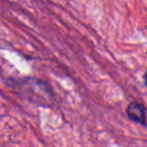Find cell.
<instances>
[{
    "instance_id": "1",
    "label": "cell",
    "mask_w": 147,
    "mask_h": 147,
    "mask_svg": "<svg viewBox=\"0 0 147 147\" xmlns=\"http://www.w3.org/2000/svg\"><path fill=\"white\" fill-rule=\"evenodd\" d=\"M12 89L31 103L49 107L55 102V94L49 85L35 78H23L11 83Z\"/></svg>"
},
{
    "instance_id": "2",
    "label": "cell",
    "mask_w": 147,
    "mask_h": 147,
    "mask_svg": "<svg viewBox=\"0 0 147 147\" xmlns=\"http://www.w3.org/2000/svg\"><path fill=\"white\" fill-rule=\"evenodd\" d=\"M127 116L133 122H136L142 126L147 125L146 108L138 102H131L127 107Z\"/></svg>"
},
{
    "instance_id": "3",
    "label": "cell",
    "mask_w": 147,
    "mask_h": 147,
    "mask_svg": "<svg viewBox=\"0 0 147 147\" xmlns=\"http://www.w3.org/2000/svg\"><path fill=\"white\" fill-rule=\"evenodd\" d=\"M144 83H145V86H146V88H147V69H146V73H145V75H144Z\"/></svg>"
}]
</instances>
